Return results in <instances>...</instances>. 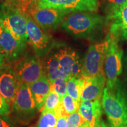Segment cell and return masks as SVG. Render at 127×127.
Wrapping results in <instances>:
<instances>
[{"label": "cell", "instance_id": "f1b7e54d", "mask_svg": "<svg viewBox=\"0 0 127 127\" xmlns=\"http://www.w3.org/2000/svg\"><path fill=\"white\" fill-rule=\"evenodd\" d=\"M68 116H63L57 118L56 127H67Z\"/></svg>", "mask_w": 127, "mask_h": 127}, {"label": "cell", "instance_id": "e575fe53", "mask_svg": "<svg viewBox=\"0 0 127 127\" xmlns=\"http://www.w3.org/2000/svg\"><path fill=\"white\" fill-rule=\"evenodd\" d=\"M35 127V126L34 125H32V126H31V127Z\"/></svg>", "mask_w": 127, "mask_h": 127}, {"label": "cell", "instance_id": "30bf717a", "mask_svg": "<svg viewBox=\"0 0 127 127\" xmlns=\"http://www.w3.org/2000/svg\"><path fill=\"white\" fill-rule=\"evenodd\" d=\"M34 3L40 8H54L68 14L77 12H96L98 0H36Z\"/></svg>", "mask_w": 127, "mask_h": 127}, {"label": "cell", "instance_id": "603a6c76", "mask_svg": "<svg viewBox=\"0 0 127 127\" xmlns=\"http://www.w3.org/2000/svg\"><path fill=\"white\" fill-rule=\"evenodd\" d=\"M80 104L81 102H78L76 100L73 99L69 95H66L63 98L64 108L65 111L66 113L69 115L78 112Z\"/></svg>", "mask_w": 127, "mask_h": 127}, {"label": "cell", "instance_id": "9a60e30c", "mask_svg": "<svg viewBox=\"0 0 127 127\" xmlns=\"http://www.w3.org/2000/svg\"><path fill=\"white\" fill-rule=\"evenodd\" d=\"M78 112L88 123L90 127H95L102 121V104L100 100L81 102Z\"/></svg>", "mask_w": 127, "mask_h": 127}, {"label": "cell", "instance_id": "44dd1931", "mask_svg": "<svg viewBox=\"0 0 127 127\" xmlns=\"http://www.w3.org/2000/svg\"><path fill=\"white\" fill-rule=\"evenodd\" d=\"M57 117L53 111H42L36 127H56Z\"/></svg>", "mask_w": 127, "mask_h": 127}, {"label": "cell", "instance_id": "9c48e42d", "mask_svg": "<svg viewBox=\"0 0 127 127\" xmlns=\"http://www.w3.org/2000/svg\"><path fill=\"white\" fill-rule=\"evenodd\" d=\"M35 21L45 32L54 31L61 25L68 14L65 11L54 8H40L33 2L28 8L27 12Z\"/></svg>", "mask_w": 127, "mask_h": 127}, {"label": "cell", "instance_id": "7402d4cb", "mask_svg": "<svg viewBox=\"0 0 127 127\" xmlns=\"http://www.w3.org/2000/svg\"><path fill=\"white\" fill-rule=\"evenodd\" d=\"M67 80L58 78L51 85V91H54L62 99L67 93Z\"/></svg>", "mask_w": 127, "mask_h": 127}, {"label": "cell", "instance_id": "5bb4252c", "mask_svg": "<svg viewBox=\"0 0 127 127\" xmlns=\"http://www.w3.org/2000/svg\"><path fill=\"white\" fill-rule=\"evenodd\" d=\"M105 84L106 77L105 75L85 78V85L82 93L81 102L101 99Z\"/></svg>", "mask_w": 127, "mask_h": 127}, {"label": "cell", "instance_id": "4dcf8cb0", "mask_svg": "<svg viewBox=\"0 0 127 127\" xmlns=\"http://www.w3.org/2000/svg\"><path fill=\"white\" fill-rule=\"evenodd\" d=\"M4 63V59L3 57L2 54H1V51H0V66L2 65Z\"/></svg>", "mask_w": 127, "mask_h": 127}, {"label": "cell", "instance_id": "d590c367", "mask_svg": "<svg viewBox=\"0 0 127 127\" xmlns=\"http://www.w3.org/2000/svg\"><path fill=\"white\" fill-rule=\"evenodd\" d=\"M107 127H112V126H111V125H109V126H107Z\"/></svg>", "mask_w": 127, "mask_h": 127}, {"label": "cell", "instance_id": "6da1fadb", "mask_svg": "<svg viewBox=\"0 0 127 127\" xmlns=\"http://www.w3.org/2000/svg\"><path fill=\"white\" fill-rule=\"evenodd\" d=\"M108 21L95 12H77L68 14L61 27L68 34L77 38L88 39L97 34Z\"/></svg>", "mask_w": 127, "mask_h": 127}, {"label": "cell", "instance_id": "52a82bcc", "mask_svg": "<svg viewBox=\"0 0 127 127\" xmlns=\"http://www.w3.org/2000/svg\"><path fill=\"white\" fill-rule=\"evenodd\" d=\"M36 109L29 85L22 84L12 103V111L15 120L22 125L28 124L36 116Z\"/></svg>", "mask_w": 127, "mask_h": 127}, {"label": "cell", "instance_id": "e0dca14e", "mask_svg": "<svg viewBox=\"0 0 127 127\" xmlns=\"http://www.w3.org/2000/svg\"><path fill=\"white\" fill-rule=\"evenodd\" d=\"M32 96L38 110H42L45 100L51 91V84L45 74L29 85Z\"/></svg>", "mask_w": 127, "mask_h": 127}, {"label": "cell", "instance_id": "3957f363", "mask_svg": "<svg viewBox=\"0 0 127 127\" xmlns=\"http://www.w3.org/2000/svg\"><path fill=\"white\" fill-rule=\"evenodd\" d=\"M0 18L4 30L15 39L28 42L25 12L5 0L0 5Z\"/></svg>", "mask_w": 127, "mask_h": 127}, {"label": "cell", "instance_id": "4316f807", "mask_svg": "<svg viewBox=\"0 0 127 127\" xmlns=\"http://www.w3.org/2000/svg\"><path fill=\"white\" fill-rule=\"evenodd\" d=\"M11 112L10 104L0 94V116L8 115Z\"/></svg>", "mask_w": 127, "mask_h": 127}, {"label": "cell", "instance_id": "ffe728a7", "mask_svg": "<svg viewBox=\"0 0 127 127\" xmlns=\"http://www.w3.org/2000/svg\"><path fill=\"white\" fill-rule=\"evenodd\" d=\"M62 102L63 99L55 92L50 91L41 111L54 112L55 110L60 107Z\"/></svg>", "mask_w": 127, "mask_h": 127}, {"label": "cell", "instance_id": "d4e9b609", "mask_svg": "<svg viewBox=\"0 0 127 127\" xmlns=\"http://www.w3.org/2000/svg\"><path fill=\"white\" fill-rule=\"evenodd\" d=\"M82 60H81L80 57H78L71 68V77H75L80 78L82 77Z\"/></svg>", "mask_w": 127, "mask_h": 127}, {"label": "cell", "instance_id": "5b68a950", "mask_svg": "<svg viewBox=\"0 0 127 127\" xmlns=\"http://www.w3.org/2000/svg\"><path fill=\"white\" fill-rule=\"evenodd\" d=\"M12 66L21 84L30 85L44 74L41 57L31 52H25Z\"/></svg>", "mask_w": 127, "mask_h": 127}, {"label": "cell", "instance_id": "4fadbf2b", "mask_svg": "<svg viewBox=\"0 0 127 127\" xmlns=\"http://www.w3.org/2000/svg\"><path fill=\"white\" fill-rule=\"evenodd\" d=\"M107 17L111 21L110 36L119 42L127 41V2Z\"/></svg>", "mask_w": 127, "mask_h": 127}, {"label": "cell", "instance_id": "484cf974", "mask_svg": "<svg viewBox=\"0 0 127 127\" xmlns=\"http://www.w3.org/2000/svg\"><path fill=\"white\" fill-rule=\"evenodd\" d=\"M127 2V0H108L106 10L108 16Z\"/></svg>", "mask_w": 127, "mask_h": 127}, {"label": "cell", "instance_id": "cb8c5ba5", "mask_svg": "<svg viewBox=\"0 0 127 127\" xmlns=\"http://www.w3.org/2000/svg\"><path fill=\"white\" fill-rule=\"evenodd\" d=\"M85 122V120L78 112L70 114L68 117L67 127H78Z\"/></svg>", "mask_w": 127, "mask_h": 127}, {"label": "cell", "instance_id": "d6986e66", "mask_svg": "<svg viewBox=\"0 0 127 127\" xmlns=\"http://www.w3.org/2000/svg\"><path fill=\"white\" fill-rule=\"evenodd\" d=\"M67 94L78 102H81V98L84 85L85 78L70 77L67 81Z\"/></svg>", "mask_w": 127, "mask_h": 127}, {"label": "cell", "instance_id": "277c9868", "mask_svg": "<svg viewBox=\"0 0 127 127\" xmlns=\"http://www.w3.org/2000/svg\"><path fill=\"white\" fill-rule=\"evenodd\" d=\"M109 42L110 36L108 34L102 42L90 46L82 60V77L88 78L105 75V59Z\"/></svg>", "mask_w": 127, "mask_h": 127}, {"label": "cell", "instance_id": "1f68e13d", "mask_svg": "<svg viewBox=\"0 0 127 127\" xmlns=\"http://www.w3.org/2000/svg\"><path fill=\"white\" fill-rule=\"evenodd\" d=\"M95 127H107V125H105V124L104 123V122L102 120L99 124L96 125V126H95Z\"/></svg>", "mask_w": 127, "mask_h": 127}, {"label": "cell", "instance_id": "836d02e7", "mask_svg": "<svg viewBox=\"0 0 127 127\" xmlns=\"http://www.w3.org/2000/svg\"><path fill=\"white\" fill-rule=\"evenodd\" d=\"M125 72H126V76L127 77V59L126 60V64H125Z\"/></svg>", "mask_w": 127, "mask_h": 127}, {"label": "cell", "instance_id": "7a4b0ae2", "mask_svg": "<svg viewBox=\"0 0 127 127\" xmlns=\"http://www.w3.org/2000/svg\"><path fill=\"white\" fill-rule=\"evenodd\" d=\"M102 107L111 126L127 127V89L120 80L112 88L105 87Z\"/></svg>", "mask_w": 127, "mask_h": 127}, {"label": "cell", "instance_id": "2e32d148", "mask_svg": "<svg viewBox=\"0 0 127 127\" xmlns=\"http://www.w3.org/2000/svg\"><path fill=\"white\" fill-rule=\"evenodd\" d=\"M55 49L60 60L61 78L68 81L71 77V68L73 64L79 56L71 48L60 45H57Z\"/></svg>", "mask_w": 127, "mask_h": 127}, {"label": "cell", "instance_id": "ba28073f", "mask_svg": "<svg viewBox=\"0 0 127 127\" xmlns=\"http://www.w3.org/2000/svg\"><path fill=\"white\" fill-rule=\"evenodd\" d=\"M123 51L119 45V41L110 36V42L106 54L104 67L107 88H112L118 81L119 77L123 71Z\"/></svg>", "mask_w": 127, "mask_h": 127}, {"label": "cell", "instance_id": "8fae6325", "mask_svg": "<svg viewBox=\"0 0 127 127\" xmlns=\"http://www.w3.org/2000/svg\"><path fill=\"white\" fill-rule=\"evenodd\" d=\"M21 84L11 64L0 66V94L9 104L13 103Z\"/></svg>", "mask_w": 127, "mask_h": 127}, {"label": "cell", "instance_id": "83f0119b", "mask_svg": "<svg viewBox=\"0 0 127 127\" xmlns=\"http://www.w3.org/2000/svg\"><path fill=\"white\" fill-rule=\"evenodd\" d=\"M0 127H14V121L8 116H0Z\"/></svg>", "mask_w": 127, "mask_h": 127}, {"label": "cell", "instance_id": "f546056e", "mask_svg": "<svg viewBox=\"0 0 127 127\" xmlns=\"http://www.w3.org/2000/svg\"><path fill=\"white\" fill-rule=\"evenodd\" d=\"M4 28H3L2 26V20H1V18H0V35L2 34V33L4 31Z\"/></svg>", "mask_w": 127, "mask_h": 127}, {"label": "cell", "instance_id": "8992f818", "mask_svg": "<svg viewBox=\"0 0 127 127\" xmlns=\"http://www.w3.org/2000/svg\"><path fill=\"white\" fill-rule=\"evenodd\" d=\"M27 21L28 42L34 53L39 57H43L54 49L57 45L53 38L45 32L28 12H25Z\"/></svg>", "mask_w": 127, "mask_h": 127}, {"label": "cell", "instance_id": "d6a6232c", "mask_svg": "<svg viewBox=\"0 0 127 127\" xmlns=\"http://www.w3.org/2000/svg\"><path fill=\"white\" fill-rule=\"evenodd\" d=\"M78 127H90V126H89V125H88V123H87V122L85 121V123L83 124H82L81 125H80V126Z\"/></svg>", "mask_w": 127, "mask_h": 127}, {"label": "cell", "instance_id": "ac0fdd59", "mask_svg": "<svg viewBox=\"0 0 127 127\" xmlns=\"http://www.w3.org/2000/svg\"><path fill=\"white\" fill-rule=\"evenodd\" d=\"M42 60L44 74L47 76L51 85L58 78H61L60 60L57 54L55 49L43 57Z\"/></svg>", "mask_w": 127, "mask_h": 127}, {"label": "cell", "instance_id": "7c38bea8", "mask_svg": "<svg viewBox=\"0 0 127 127\" xmlns=\"http://www.w3.org/2000/svg\"><path fill=\"white\" fill-rule=\"evenodd\" d=\"M26 48L27 43L15 39L5 31L0 35V51L4 63L13 65L23 56Z\"/></svg>", "mask_w": 127, "mask_h": 127}]
</instances>
